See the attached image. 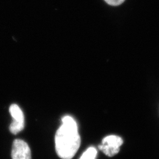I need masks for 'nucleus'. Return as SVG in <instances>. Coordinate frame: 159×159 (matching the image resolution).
Returning <instances> with one entry per match:
<instances>
[{
  "instance_id": "obj_1",
  "label": "nucleus",
  "mask_w": 159,
  "mask_h": 159,
  "mask_svg": "<svg viewBox=\"0 0 159 159\" xmlns=\"http://www.w3.org/2000/svg\"><path fill=\"white\" fill-rule=\"evenodd\" d=\"M63 124L55 136L56 150L58 156L62 159H71L78 151L81 139L77 123L71 116H65Z\"/></svg>"
},
{
  "instance_id": "obj_5",
  "label": "nucleus",
  "mask_w": 159,
  "mask_h": 159,
  "mask_svg": "<svg viewBox=\"0 0 159 159\" xmlns=\"http://www.w3.org/2000/svg\"><path fill=\"white\" fill-rule=\"evenodd\" d=\"M97 150L94 148H89L80 159H95L96 157Z\"/></svg>"
},
{
  "instance_id": "obj_2",
  "label": "nucleus",
  "mask_w": 159,
  "mask_h": 159,
  "mask_svg": "<svg viewBox=\"0 0 159 159\" xmlns=\"http://www.w3.org/2000/svg\"><path fill=\"white\" fill-rule=\"evenodd\" d=\"M123 140L119 136L111 135L104 137L102 144L98 146L100 150L108 157H113L119 153L120 148L123 144Z\"/></svg>"
},
{
  "instance_id": "obj_6",
  "label": "nucleus",
  "mask_w": 159,
  "mask_h": 159,
  "mask_svg": "<svg viewBox=\"0 0 159 159\" xmlns=\"http://www.w3.org/2000/svg\"><path fill=\"white\" fill-rule=\"evenodd\" d=\"M108 5L112 6H118L123 4L125 0H104Z\"/></svg>"
},
{
  "instance_id": "obj_3",
  "label": "nucleus",
  "mask_w": 159,
  "mask_h": 159,
  "mask_svg": "<svg viewBox=\"0 0 159 159\" xmlns=\"http://www.w3.org/2000/svg\"><path fill=\"white\" fill-rule=\"evenodd\" d=\"M10 113L12 117V122L10 125V130L14 134H17L24 128V116L23 111L17 104H12Z\"/></svg>"
},
{
  "instance_id": "obj_4",
  "label": "nucleus",
  "mask_w": 159,
  "mask_h": 159,
  "mask_svg": "<svg viewBox=\"0 0 159 159\" xmlns=\"http://www.w3.org/2000/svg\"><path fill=\"white\" fill-rule=\"evenodd\" d=\"M12 159H31V150L27 143L22 140L16 139L12 144Z\"/></svg>"
}]
</instances>
